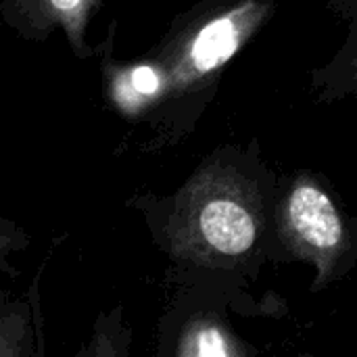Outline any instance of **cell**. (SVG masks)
<instances>
[{
  "instance_id": "3",
  "label": "cell",
  "mask_w": 357,
  "mask_h": 357,
  "mask_svg": "<svg viewBox=\"0 0 357 357\" xmlns=\"http://www.w3.org/2000/svg\"><path fill=\"white\" fill-rule=\"evenodd\" d=\"M251 284V280L232 272L169 264L163 310L155 331V356H257L259 349L236 333L230 316L282 318L287 301L274 293L255 299Z\"/></svg>"
},
{
  "instance_id": "2",
  "label": "cell",
  "mask_w": 357,
  "mask_h": 357,
  "mask_svg": "<svg viewBox=\"0 0 357 357\" xmlns=\"http://www.w3.org/2000/svg\"><path fill=\"white\" fill-rule=\"evenodd\" d=\"M280 176L257 140L226 142L172 192H134L126 205L140 213L151 243L169 264L255 282L272 264Z\"/></svg>"
},
{
  "instance_id": "9",
  "label": "cell",
  "mask_w": 357,
  "mask_h": 357,
  "mask_svg": "<svg viewBox=\"0 0 357 357\" xmlns=\"http://www.w3.org/2000/svg\"><path fill=\"white\" fill-rule=\"evenodd\" d=\"M29 245V236L23 228L10 220H0V268L6 266L10 251H23Z\"/></svg>"
},
{
  "instance_id": "8",
  "label": "cell",
  "mask_w": 357,
  "mask_h": 357,
  "mask_svg": "<svg viewBox=\"0 0 357 357\" xmlns=\"http://www.w3.org/2000/svg\"><path fill=\"white\" fill-rule=\"evenodd\" d=\"M134 331L126 320L123 305L100 312L92 324V335L75 357H130Z\"/></svg>"
},
{
  "instance_id": "6",
  "label": "cell",
  "mask_w": 357,
  "mask_h": 357,
  "mask_svg": "<svg viewBox=\"0 0 357 357\" xmlns=\"http://www.w3.org/2000/svg\"><path fill=\"white\" fill-rule=\"evenodd\" d=\"M326 8L339 17L347 33L335 54L312 69L310 90L324 105L357 100V0H326Z\"/></svg>"
},
{
  "instance_id": "7",
  "label": "cell",
  "mask_w": 357,
  "mask_h": 357,
  "mask_svg": "<svg viewBox=\"0 0 357 357\" xmlns=\"http://www.w3.org/2000/svg\"><path fill=\"white\" fill-rule=\"evenodd\" d=\"M38 282L27 289L23 297L8 299L4 295L0 305V356L2 357H42V316Z\"/></svg>"
},
{
  "instance_id": "5",
  "label": "cell",
  "mask_w": 357,
  "mask_h": 357,
  "mask_svg": "<svg viewBox=\"0 0 357 357\" xmlns=\"http://www.w3.org/2000/svg\"><path fill=\"white\" fill-rule=\"evenodd\" d=\"M105 0H0L2 23L21 40L48 42L63 33L71 54L79 61L98 56V44L88 38V27Z\"/></svg>"
},
{
  "instance_id": "4",
  "label": "cell",
  "mask_w": 357,
  "mask_h": 357,
  "mask_svg": "<svg viewBox=\"0 0 357 357\" xmlns=\"http://www.w3.org/2000/svg\"><path fill=\"white\" fill-rule=\"evenodd\" d=\"M272 264L310 266L312 293H324L356 270L357 218L322 172L299 167L280 176Z\"/></svg>"
},
{
  "instance_id": "1",
  "label": "cell",
  "mask_w": 357,
  "mask_h": 357,
  "mask_svg": "<svg viewBox=\"0 0 357 357\" xmlns=\"http://www.w3.org/2000/svg\"><path fill=\"white\" fill-rule=\"evenodd\" d=\"M278 0H195L132 59L115 52L117 21L98 44L105 109L126 126L121 151L157 157L184 144L213 105L226 69L270 25Z\"/></svg>"
}]
</instances>
